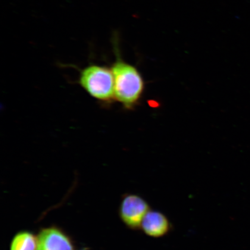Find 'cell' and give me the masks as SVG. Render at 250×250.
Here are the masks:
<instances>
[{"label": "cell", "mask_w": 250, "mask_h": 250, "mask_svg": "<svg viewBox=\"0 0 250 250\" xmlns=\"http://www.w3.org/2000/svg\"><path fill=\"white\" fill-rule=\"evenodd\" d=\"M37 240L32 234L22 232L15 236L11 243V250H36Z\"/></svg>", "instance_id": "obj_6"}, {"label": "cell", "mask_w": 250, "mask_h": 250, "mask_svg": "<svg viewBox=\"0 0 250 250\" xmlns=\"http://www.w3.org/2000/svg\"><path fill=\"white\" fill-rule=\"evenodd\" d=\"M36 250H73L66 236L55 229H46L39 234Z\"/></svg>", "instance_id": "obj_5"}, {"label": "cell", "mask_w": 250, "mask_h": 250, "mask_svg": "<svg viewBox=\"0 0 250 250\" xmlns=\"http://www.w3.org/2000/svg\"><path fill=\"white\" fill-rule=\"evenodd\" d=\"M114 42L115 61L111 67L114 81L115 101L125 109H131L138 104L145 90L142 74L134 65L123 60L116 40Z\"/></svg>", "instance_id": "obj_1"}, {"label": "cell", "mask_w": 250, "mask_h": 250, "mask_svg": "<svg viewBox=\"0 0 250 250\" xmlns=\"http://www.w3.org/2000/svg\"><path fill=\"white\" fill-rule=\"evenodd\" d=\"M173 229L171 222L164 212L152 209L146 214L141 227L146 235L155 239L167 236Z\"/></svg>", "instance_id": "obj_4"}, {"label": "cell", "mask_w": 250, "mask_h": 250, "mask_svg": "<svg viewBox=\"0 0 250 250\" xmlns=\"http://www.w3.org/2000/svg\"><path fill=\"white\" fill-rule=\"evenodd\" d=\"M151 206L143 197L135 194L125 196L120 206L121 220L130 229L141 230L144 218L151 210Z\"/></svg>", "instance_id": "obj_3"}, {"label": "cell", "mask_w": 250, "mask_h": 250, "mask_svg": "<svg viewBox=\"0 0 250 250\" xmlns=\"http://www.w3.org/2000/svg\"><path fill=\"white\" fill-rule=\"evenodd\" d=\"M78 83L103 106L110 105L115 101L114 77L111 68L91 64L80 68Z\"/></svg>", "instance_id": "obj_2"}]
</instances>
